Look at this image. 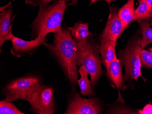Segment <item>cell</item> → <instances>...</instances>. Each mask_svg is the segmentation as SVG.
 <instances>
[{"label": "cell", "instance_id": "6da1fadb", "mask_svg": "<svg viewBox=\"0 0 152 114\" xmlns=\"http://www.w3.org/2000/svg\"><path fill=\"white\" fill-rule=\"evenodd\" d=\"M77 44L72 36L71 30L61 28L60 30L54 33L53 42L47 43L45 46L57 60L73 90L78 81Z\"/></svg>", "mask_w": 152, "mask_h": 114}, {"label": "cell", "instance_id": "7a4b0ae2", "mask_svg": "<svg viewBox=\"0 0 152 114\" xmlns=\"http://www.w3.org/2000/svg\"><path fill=\"white\" fill-rule=\"evenodd\" d=\"M66 3L65 0H57L51 5L39 7L38 14L30 25L31 38H39L42 45L46 46L47 35L61 29L65 11L69 5Z\"/></svg>", "mask_w": 152, "mask_h": 114}, {"label": "cell", "instance_id": "3957f363", "mask_svg": "<svg viewBox=\"0 0 152 114\" xmlns=\"http://www.w3.org/2000/svg\"><path fill=\"white\" fill-rule=\"evenodd\" d=\"M99 45L92 37L77 42V65L85 67L91 76L92 86L95 87L103 70L99 55Z\"/></svg>", "mask_w": 152, "mask_h": 114}, {"label": "cell", "instance_id": "277c9868", "mask_svg": "<svg viewBox=\"0 0 152 114\" xmlns=\"http://www.w3.org/2000/svg\"><path fill=\"white\" fill-rule=\"evenodd\" d=\"M140 36H134L127 43L125 49L118 53V57L121 65L125 67L124 79L128 81L133 80L137 81V78L141 76L140 53L141 48Z\"/></svg>", "mask_w": 152, "mask_h": 114}, {"label": "cell", "instance_id": "5b68a950", "mask_svg": "<svg viewBox=\"0 0 152 114\" xmlns=\"http://www.w3.org/2000/svg\"><path fill=\"white\" fill-rule=\"evenodd\" d=\"M42 85L38 76L28 75L12 80L3 89L6 100L13 102L18 99L28 101L32 94Z\"/></svg>", "mask_w": 152, "mask_h": 114}, {"label": "cell", "instance_id": "8992f818", "mask_svg": "<svg viewBox=\"0 0 152 114\" xmlns=\"http://www.w3.org/2000/svg\"><path fill=\"white\" fill-rule=\"evenodd\" d=\"M27 102L30 105L31 111L36 114H53L55 112L56 106L52 87L41 85Z\"/></svg>", "mask_w": 152, "mask_h": 114}, {"label": "cell", "instance_id": "52a82bcc", "mask_svg": "<svg viewBox=\"0 0 152 114\" xmlns=\"http://www.w3.org/2000/svg\"><path fill=\"white\" fill-rule=\"evenodd\" d=\"M102 111V106L98 99L83 98L76 93L69 100L64 114H99Z\"/></svg>", "mask_w": 152, "mask_h": 114}, {"label": "cell", "instance_id": "ba28073f", "mask_svg": "<svg viewBox=\"0 0 152 114\" xmlns=\"http://www.w3.org/2000/svg\"><path fill=\"white\" fill-rule=\"evenodd\" d=\"M124 30L123 24L118 16V8L110 6L109 16L106 25L99 36L100 44L112 41L116 43L117 39Z\"/></svg>", "mask_w": 152, "mask_h": 114}, {"label": "cell", "instance_id": "9c48e42d", "mask_svg": "<svg viewBox=\"0 0 152 114\" xmlns=\"http://www.w3.org/2000/svg\"><path fill=\"white\" fill-rule=\"evenodd\" d=\"M11 41L12 43L11 53L13 55L17 57H22L27 54H31L42 45L38 38L31 41H26L16 37L13 35Z\"/></svg>", "mask_w": 152, "mask_h": 114}, {"label": "cell", "instance_id": "30bf717a", "mask_svg": "<svg viewBox=\"0 0 152 114\" xmlns=\"http://www.w3.org/2000/svg\"><path fill=\"white\" fill-rule=\"evenodd\" d=\"M106 75L111 82L113 86L122 91H124L127 86L125 85L122 74L120 61L117 57L116 53L114 55L113 61L106 68Z\"/></svg>", "mask_w": 152, "mask_h": 114}, {"label": "cell", "instance_id": "8fae6325", "mask_svg": "<svg viewBox=\"0 0 152 114\" xmlns=\"http://www.w3.org/2000/svg\"><path fill=\"white\" fill-rule=\"evenodd\" d=\"M12 8L9 7L0 14V48L6 41L12 40L13 34L11 31V18Z\"/></svg>", "mask_w": 152, "mask_h": 114}, {"label": "cell", "instance_id": "7c38bea8", "mask_svg": "<svg viewBox=\"0 0 152 114\" xmlns=\"http://www.w3.org/2000/svg\"><path fill=\"white\" fill-rule=\"evenodd\" d=\"M135 0H128L127 3L122 7L118 12V16L120 20L124 30L129 24L133 21L134 9Z\"/></svg>", "mask_w": 152, "mask_h": 114}, {"label": "cell", "instance_id": "4fadbf2b", "mask_svg": "<svg viewBox=\"0 0 152 114\" xmlns=\"http://www.w3.org/2000/svg\"><path fill=\"white\" fill-rule=\"evenodd\" d=\"M116 43L112 41H106L99 45L100 54L102 62L106 68L108 67L114 59Z\"/></svg>", "mask_w": 152, "mask_h": 114}, {"label": "cell", "instance_id": "5bb4252c", "mask_svg": "<svg viewBox=\"0 0 152 114\" xmlns=\"http://www.w3.org/2000/svg\"><path fill=\"white\" fill-rule=\"evenodd\" d=\"M88 25L87 23L78 21L77 23H75L71 28H67L71 30L72 36L76 42H80L89 36L95 35L89 31Z\"/></svg>", "mask_w": 152, "mask_h": 114}, {"label": "cell", "instance_id": "9a60e30c", "mask_svg": "<svg viewBox=\"0 0 152 114\" xmlns=\"http://www.w3.org/2000/svg\"><path fill=\"white\" fill-rule=\"evenodd\" d=\"M78 73L80 75L81 78L77 81L80 89V93L82 96H86L94 95L93 88L91 86V80L88 79V72L83 65L80 66V68L78 70Z\"/></svg>", "mask_w": 152, "mask_h": 114}, {"label": "cell", "instance_id": "2e32d148", "mask_svg": "<svg viewBox=\"0 0 152 114\" xmlns=\"http://www.w3.org/2000/svg\"><path fill=\"white\" fill-rule=\"evenodd\" d=\"M140 27L142 34V38L141 40V48L144 49L146 47L152 43V28L149 22L145 20L137 21Z\"/></svg>", "mask_w": 152, "mask_h": 114}, {"label": "cell", "instance_id": "e0dca14e", "mask_svg": "<svg viewBox=\"0 0 152 114\" xmlns=\"http://www.w3.org/2000/svg\"><path fill=\"white\" fill-rule=\"evenodd\" d=\"M150 18L149 7L146 0H139V5L134 14L133 21L146 20Z\"/></svg>", "mask_w": 152, "mask_h": 114}, {"label": "cell", "instance_id": "ac0fdd59", "mask_svg": "<svg viewBox=\"0 0 152 114\" xmlns=\"http://www.w3.org/2000/svg\"><path fill=\"white\" fill-rule=\"evenodd\" d=\"M0 114H24L25 113L20 111L11 102L5 99L0 102Z\"/></svg>", "mask_w": 152, "mask_h": 114}, {"label": "cell", "instance_id": "d6986e66", "mask_svg": "<svg viewBox=\"0 0 152 114\" xmlns=\"http://www.w3.org/2000/svg\"><path fill=\"white\" fill-rule=\"evenodd\" d=\"M140 57L142 66L152 69V54L150 51L142 49L140 52Z\"/></svg>", "mask_w": 152, "mask_h": 114}, {"label": "cell", "instance_id": "ffe728a7", "mask_svg": "<svg viewBox=\"0 0 152 114\" xmlns=\"http://www.w3.org/2000/svg\"><path fill=\"white\" fill-rule=\"evenodd\" d=\"M57 0H26V4L34 6H47L52 1Z\"/></svg>", "mask_w": 152, "mask_h": 114}, {"label": "cell", "instance_id": "44dd1931", "mask_svg": "<svg viewBox=\"0 0 152 114\" xmlns=\"http://www.w3.org/2000/svg\"><path fill=\"white\" fill-rule=\"evenodd\" d=\"M140 114H152V105L148 104L143 108L142 110L139 111Z\"/></svg>", "mask_w": 152, "mask_h": 114}, {"label": "cell", "instance_id": "7402d4cb", "mask_svg": "<svg viewBox=\"0 0 152 114\" xmlns=\"http://www.w3.org/2000/svg\"><path fill=\"white\" fill-rule=\"evenodd\" d=\"M149 7L150 18H152V0H146Z\"/></svg>", "mask_w": 152, "mask_h": 114}, {"label": "cell", "instance_id": "603a6c76", "mask_svg": "<svg viewBox=\"0 0 152 114\" xmlns=\"http://www.w3.org/2000/svg\"><path fill=\"white\" fill-rule=\"evenodd\" d=\"M106 1L109 5H110L112 2L116 1V0H91V2H90V5H92V4H94L95 2H96V1Z\"/></svg>", "mask_w": 152, "mask_h": 114}, {"label": "cell", "instance_id": "cb8c5ba5", "mask_svg": "<svg viewBox=\"0 0 152 114\" xmlns=\"http://www.w3.org/2000/svg\"><path fill=\"white\" fill-rule=\"evenodd\" d=\"M11 2H10V3H8V4H7V5L4 6V7H1V8H0V11H1V12H3V11H5V10H6V8H7L10 5H11Z\"/></svg>", "mask_w": 152, "mask_h": 114}, {"label": "cell", "instance_id": "d4e9b609", "mask_svg": "<svg viewBox=\"0 0 152 114\" xmlns=\"http://www.w3.org/2000/svg\"><path fill=\"white\" fill-rule=\"evenodd\" d=\"M66 2H67V1H72L71 3H70V5H74L76 4L77 2V0H65Z\"/></svg>", "mask_w": 152, "mask_h": 114}, {"label": "cell", "instance_id": "484cf974", "mask_svg": "<svg viewBox=\"0 0 152 114\" xmlns=\"http://www.w3.org/2000/svg\"><path fill=\"white\" fill-rule=\"evenodd\" d=\"M148 50H149V51L151 52V53L152 54V47H151V48H149V49H148Z\"/></svg>", "mask_w": 152, "mask_h": 114}, {"label": "cell", "instance_id": "4316f807", "mask_svg": "<svg viewBox=\"0 0 152 114\" xmlns=\"http://www.w3.org/2000/svg\"><path fill=\"white\" fill-rule=\"evenodd\" d=\"M149 24H150V25H151V26H152V20H151V21H150V23H149Z\"/></svg>", "mask_w": 152, "mask_h": 114}]
</instances>
